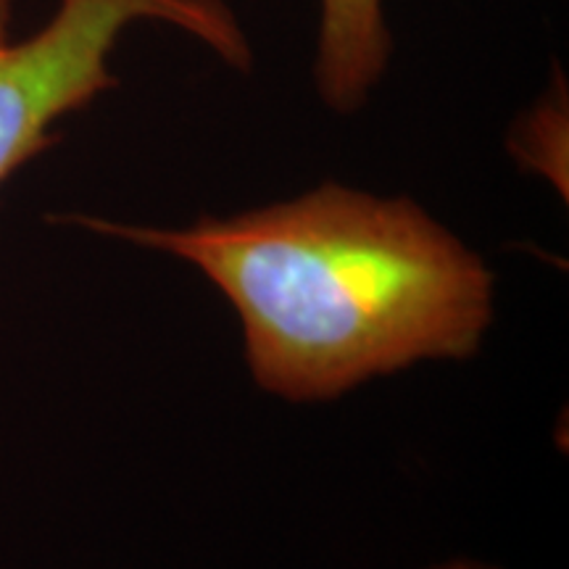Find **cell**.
<instances>
[{"label":"cell","mask_w":569,"mask_h":569,"mask_svg":"<svg viewBox=\"0 0 569 569\" xmlns=\"http://www.w3.org/2000/svg\"><path fill=\"white\" fill-rule=\"evenodd\" d=\"M134 24L174 27L230 67H251V42L224 0H59L24 40L11 38V0H0V184L53 146L59 119L117 88L109 61Z\"/></svg>","instance_id":"cell-2"},{"label":"cell","mask_w":569,"mask_h":569,"mask_svg":"<svg viewBox=\"0 0 569 569\" xmlns=\"http://www.w3.org/2000/svg\"><path fill=\"white\" fill-rule=\"evenodd\" d=\"M390 53L386 0H319L315 82L332 111H359L386 74Z\"/></svg>","instance_id":"cell-3"},{"label":"cell","mask_w":569,"mask_h":569,"mask_svg":"<svg viewBox=\"0 0 569 569\" xmlns=\"http://www.w3.org/2000/svg\"><path fill=\"white\" fill-rule=\"evenodd\" d=\"M430 569H498V567L482 565V561H472V559H451V561H443V565L430 567Z\"/></svg>","instance_id":"cell-4"},{"label":"cell","mask_w":569,"mask_h":569,"mask_svg":"<svg viewBox=\"0 0 569 569\" xmlns=\"http://www.w3.org/2000/svg\"><path fill=\"white\" fill-rule=\"evenodd\" d=\"M201 269L243 325L267 393L330 401L430 359H469L493 322V274L411 198L325 182L182 230L77 217Z\"/></svg>","instance_id":"cell-1"}]
</instances>
